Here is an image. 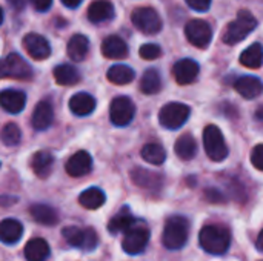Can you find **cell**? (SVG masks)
<instances>
[{
  "label": "cell",
  "mask_w": 263,
  "mask_h": 261,
  "mask_svg": "<svg viewBox=\"0 0 263 261\" xmlns=\"http://www.w3.org/2000/svg\"><path fill=\"white\" fill-rule=\"evenodd\" d=\"M199 242L203 251L213 255H222L230 249L231 234L227 228L219 225L205 226L199 234Z\"/></svg>",
  "instance_id": "6da1fadb"
},
{
  "label": "cell",
  "mask_w": 263,
  "mask_h": 261,
  "mask_svg": "<svg viewBox=\"0 0 263 261\" xmlns=\"http://www.w3.org/2000/svg\"><path fill=\"white\" fill-rule=\"evenodd\" d=\"M188 235H190V223H188V220L185 217H182V215H174V217L168 218L166 223H165L162 242H163V246L166 249L177 251V249H182L186 245Z\"/></svg>",
  "instance_id": "7a4b0ae2"
},
{
  "label": "cell",
  "mask_w": 263,
  "mask_h": 261,
  "mask_svg": "<svg viewBox=\"0 0 263 261\" xmlns=\"http://www.w3.org/2000/svg\"><path fill=\"white\" fill-rule=\"evenodd\" d=\"M256 26H257L256 17L250 11H240L237 14V18L227 26L223 32V42L227 45H236L243 38H247V35H250L256 29Z\"/></svg>",
  "instance_id": "3957f363"
},
{
  "label": "cell",
  "mask_w": 263,
  "mask_h": 261,
  "mask_svg": "<svg viewBox=\"0 0 263 261\" xmlns=\"http://www.w3.org/2000/svg\"><path fill=\"white\" fill-rule=\"evenodd\" d=\"M203 146L206 155L213 162H222L228 155V148L223 138V134L216 125H210L203 131Z\"/></svg>",
  "instance_id": "277c9868"
},
{
  "label": "cell",
  "mask_w": 263,
  "mask_h": 261,
  "mask_svg": "<svg viewBox=\"0 0 263 261\" xmlns=\"http://www.w3.org/2000/svg\"><path fill=\"white\" fill-rule=\"evenodd\" d=\"M63 238L68 242V245L79 248L82 251H94L99 245L97 234L92 229H80L76 226H68L62 231Z\"/></svg>",
  "instance_id": "5b68a950"
},
{
  "label": "cell",
  "mask_w": 263,
  "mask_h": 261,
  "mask_svg": "<svg viewBox=\"0 0 263 261\" xmlns=\"http://www.w3.org/2000/svg\"><path fill=\"white\" fill-rule=\"evenodd\" d=\"M148 242H149V231L143 226H137L136 223L128 231H125L122 248L129 255H139L146 249Z\"/></svg>",
  "instance_id": "8992f818"
},
{
  "label": "cell",
  "mask_w": 263,
  "mask_h": 261,
  "mask_svg": "<svg viewBox=\"0 0 263 261\" xmlns=\"http://www.w3.org/2000/svg\"><path fill=\"white\" fill-rule=\"evenodd\" d=\"M2 75L6 78L29 80L32 77V69L20 54L11 52L5 57L2 63Z\"/></svg>",
  "instance_id": "52a82bcc"
},
{
  "label": "cell",
  "mask_w": 263,
  "mask_h": 261,
  "mask_svg": "<svg viewBox=\"0 0 263 261\" xmlns=\"http://www.w3.org/2000/svg\"><path fill=\"white\" fill-rule=\"evenodd\" d=\"M190 117V108L183 103H168L159 114V122L166 129H179Z\"/></svg>",
  "instance_id": "ba28073f"
},
{
  "label": "cell",
  "mask_w": 263,
  "mask_h": 261,
  "mask_svg": "<svg viewBox=\"0 0 263 261\" xmlns=\"http://www.w3.org/2000/svg\"><path fill=\"white\" fill-rule=\"evenodd\" d=\"M131 20L134 26L145 34H157L162 29V20L153 8H137Z\"/></svg>",
  "instance_id": "9c48e42d"
},
{
  "label": "cell",
  "mask_w": 263,
  "mask_h": 261,
  "mask_svg": "<svg viewBox=\"0 0 263 261\" xmlns=\"http://www.w3.org/2000/svg\"><path fill=\"white\" fill-rule=\"evenodd\" d=\"M134 114H136V108L128 97H117L112 100L109 106V118L112 125L119 128L129 125L134 118Z\"/></svg>",
  "instance_id": "30bf717a"
},
{
  "label": "cell",
  "mask_w": 263,
  "mask_h": 261,
  "mask_svg": "<svg viewBox=\"0 0 263 261\" xmlns=\"http://www.w3.org/2000/svg\"><path fill=\"white\" fill-rule=\"evenodd\" d=\"M185 34L188 40L197 48H206L213 38L211 26L205 20H200V18L188 22V25L185 26Z\"/></svg>",
  "instance_id": "8fae6325"
},
{
  "label": "cell",
  "mask_w": 263,
  "mask_h": 261,
  "mask_svg": "<svg viewBox=\"0 0 263 261\" xmlns=\"http://www.w3.org/2000/svg\"><path fill=\"white\" fill-rule=\"evenodd\" d=\"M23 46L28 54L35 60H45L51 55V46L40 34H28L23 38Z\"/></svg>",
  "instance_id": "7c38bea8"
},
{
  "label": "cell",
  "mask_w": 263,
  "mask_h": 261,
  "mask_svg": "<svg viewBox=\"0 0 263 261\" xmlns=\"http://www.w3.org/2000/svg\"><path fill=\"white\" fill-rule=\"evenodd\" d=\"M91 168H92V158L86 151H79L74 155H71L65 166L66 172L71 177H83L91 171Z\"/></svg>",
  "instance_id": "4fadbf2b"
},
{
  "label": "cell",
  "mask_w": 263,
  "mask_h": 261,
  "mask_svg": "<svg viewBox=\"0 0 263 261\" xmlns=\"http://www.w3.org/2000/svg\"><path fill=\"white\" fill-rule=\"evenodd\" d=\"M199 71H200L199 65L194 60H191V58L179 60L174 65V68H173V74H174V77H176L179 85H190V83H193L197 78Z\"/></svg>",
  "instance_id": "5bb4252c"
},
{
  "label": "cell",
  "mask_w": 263,
  "mask_h": 261,
  "mask_svg": "<svg viewBox=\"0 0 263 261\" xmlns=\"http://www.w3.org/2000/svg\"><path fill=\"white\" fill-rule=\"evenodd\" d=\"M234 88L236 91L243 97V98H256L262 94L263 85L262 82L257 78V77H253V75H243V77H239L234 83Z\"/></svg>",
  "instance_id": "9a60e30c"
},
{
  "label": "cell",
  "mask_w": 263,
  "mask_h": 261,
  "mask_svg": "<svg viewBox=\"0 0 263 261\" xmlns=\"http://www.w3.org/2000/svg\"><path fill=\"white\" fill-rule=\"evenodd\" d=\"M0 103H2V108L5 111H8L9 114H18L23 111V108L26 105V97L22 91L5 89L0 94Z\"/></svg>",
  "instance_id": "2e32d148"
},
{
  "label": "cell",
  "mask_w": 263,
  "mask_h": 261,
  "mask_svg": "<svg viewBox=\"0 0 263 261\" xmlns=\"http://www.w3.org/2000/svg\"><path fill=\"white\" fill-rule=\"evenodd\" d=\"M54 120V111H52V105L48 100H42L32 114V126L37 131H45L51 126Z\"/></svg>",
  "instance_id": "e0dca14e"
},
{
  "label": "cell",
  "mask_w": 263,
  "mask_h": 261,
  "mask_svg": "<svg viewBox=\"0 0 263 261\" xmlns=\"http://www.w3.org/2000/svg\"><path fill=\"white\" fill-rule=\"evenodd\" d=\"M102 52L108 58L120 60V58H125L128 55V45L125 43L123 38H120L117 35H111V37H106L103 40Z\"/></svg>",
  "instance_id": "ac0fdd59"
},
{
  "label": "cell",
  "mask_w": 263,
  "mask_h": 261,
  "mask_svg": "<svg viewBox=\"0 0 263 261\" xmlns=\"http://www.w3.org/2000/svg\"><path fill=\"white\" fill-rule=\"evenodd\" d=\"M23 235V226L14 218H5L0 225V238L5 245H15Z\"/></svg>",
  "instance_id": "d6986e66"
},
{
  "label": "cell",
  "mask_w": 263,
  "mask_h": 261,
  "mask_svg": "<svg viewBox=\"0 0 263 261\" xmlns=\"http://www.w3.org/2000/svg\"><path fill=\"white\" fill-rule=\"evenodd\" d=\"M69 109H71V112H74L79 117L89 115L96 109V100L92 95H89L86 92H79V94L71 97Z\"/></svg>",
  "instance_id": "ffe728a7"
},
{
  "label": "cell",
  "mask_w": 263,
  "mask_h": 261,
  "mask_svg": "<svg viewBox=\"0 0 263 261\" xmlns=\"http://www.w3.org/2000/svg\"><path fill=\"white\" fill-rule=\"evenodd\" d=\"M114 14V6L108 0H96L88 8V18L92 23H100L111 18Z\"/></svg>",
  "instance_id": "44dd1931"
},
{
  "label": "cell",
  "mask_w": 263,
  "mask_h": 261,
  "mask_svg": "<svg viewBox=\"0 0 263 261\" xmlns=\"http://www.w3.org/2000/svg\"><path fill=\"white\" fill-rule=\"evenodd\" d=\"M49 257V246L43 238H32L25 246L26 261H46Z\"/></svg>",
  "instance_id": "7402d4cb"
},
{
  "label": "cell",
  "mask_w": 263,
  "mask_h": 261,
  "mask_svg": "<svg viewBox=\"0 0 263 261\" xmlns=\"http://www.w3.org/2000/svg\"><path fill=\"white\" fill-rule=\"evenodd\" d=\"M29 214L34 222L45 225V226H54L59 222L57 212L48 205H32L29 209Z\"/></svg>",
  "instance_id": "603a6c76"
},
{
  "label": "cell",
  "mask_w": 263,
  "mask_h": 261,
  "mask_svg": "<svg viewBox=\"0 0 263 261\" xmlns=\"http://www.w3.org/2000/svg\"><path fill=\"white\" fill-rule=\"evenodd\" d=\"M88 49H89V40L82 34L72 35L71 40L68 42V55L74 62H82L86 57Z\"/></svg>",
  "instance_id": "cb8c5ba5"
},
{
  "label": "cell",
  "mask_w": 263,
  "mask_h": 261,
  "mask_svg": "<svg viewBox=\"0 0 263 261\" xmlns=\"http://www.w3.org/2000/svg\"><path fill=\"white\" fill-rule=\"evenodd\" d=\"M52 165H54V157L48 151L37 152L32 157V162H31V168H32L34 174L37 177H40V178H45V177L49 175V172L52 169Z\"/></svg>",
  "instance_id": "d4e9b609"
},
{
  "label": "cell",
  "mask_w": 263,
  "mask_h": 261,
  "mask_svg": "<svg viewBox=\"0 0 263 261\" xmlns=\"http://www.w3.org/2000/svg\"><path fill=\"white\" fill-rule=\"evenodd\" d=\"M106 202V195L99 188H89L83 191L79 197V203L86 209H99Z\"/></svg>",
  "instance_id": "484cf974"
},
{
  "label": "cell",
  "mask_w": 263,
  "mask_h": 261,
  "mask_svg": "<svg viewBox=\"0 0 263 261\" xmlns=\"http://www.w3.org/2000/svg\"><path fill=\"white\" fill-rule=\"evenodd\" d=\"M137 222L134 220V217L129 214V209L125 208L122 209L116 217H112V220L108 223V231L111 234H119V232H125L128 231L133 225H136Z\"/></svg>",
  "instance_id": "4316f807"
},
{
  "label": "cell",
  "mask_w": 263,
  "mask_h": 261,
  "mask_svg": "<svg viewBox=\"0 0 263 261\" xmlns=\"http://www.w3.org/2000/svg\"><path fill=\"white\" fill-rule=\"evenodd\" d=\"M240 63L247 68H251V69H257L260 68L263 63V48L262 45L259 43H254L251 46H248L242 55H240Z\"/></svg>",
  "instance_id": "83f0119b"
},
{
  "label": "cell",
  "mask_w": 263,
  "mask_h": 261,
  "mask_svg": "<svg viewBox=\"0 0 263 261\" xmlns=\"http://www.w3.org/2000/svg\"><path fill=\"white\" fill-rule=\"evenodd\" d=\"M54 78L62 86H71L80 80V74L72 65H59L54 69Z\"/></svg>",
  "instance_id": "f1b7e54d"
},
{
  "label": "cell",
  "mask_w": 263,
  "mask_h": 261,
  "mask_svg": "<svg viewBox=\"0 0 263 261\" xmlns=\"http://www.w3.org/2000/svg\"><path fill=\"white\" fill-rule=\"evenodd\" d=\"M134 71L126 65H114L108 69V80L114 85H128L134 80Z\"/></svg>",
  "instance_id": "f546056e"
},
{
  "label": "cell",
  "mask_w": 263,
  "mask_h": 261,
  "mask_svg": "<svg viewBox=\"0 0 263 261\" xmlns=\"http://www.w3.org/2000/svg\"><path fill=\"white\" fill-rule=\"evenodd\" d=\"M176 154L179 158L182 160H191L194 158L196 152H197V145H196V140L186 134V135H182L177 142H176Z\"/></svg>",
  "instance_id": "4dcf8cb0"
},
{
  "label": "cell",
  "mask_w": 263,
  "mask_h": 261,
  "mask_svg": "<svg viewBox=\"0 0 263 261\" xmlns=\"http://www.w3.org/2000/svg\"><path fill=\"white\" fill-rule=\"evenodd\" d=\"M131 177L134 180V183H137L140 188H159L162 178L151 172V171H146V169H142V168H137L131 172Z\"/></svg>",
  "instance_id": "1f68e13d"
},
{
  "label": "cell",
  "mask_w": 263,
  "mask_h": 261,
  "mask_svg": "<svg viewBox=\"0 0 263 261\" xmlns=\"http://www.w3.org/2000/svg\"><path fill=\"white\" fill-rule=\"evenodd\" d=\"M162 88V80L160 75L156 69H148L142 75L140 80V89L143 94H157Z\"/></svg>",
  "instance_id": "d6a6232c"
},
{
  "label": "cell",
  "mask_w": 263,
  "mask_h": 261,
  "mask_svg": "<svg viewBox=\"0 0 263 261\" xmlns=\"http://www.w3.org/2000/svg\"><path fill=\"white\" fill-rule=\"evenodd\" d=\"M142 158L151 165H162L166 158V152L159 143H148L142 149Z\"/></svg>",
  "instance_id": "836d02e7"
},
{
  "label": "cell",
  "mask_w": 263,
  "mask_h": 261,
  "mask_svg": "<svg viewBox=\"0 0 263 261\" xmlns=\"http://www.w3.org/2000/svg\"><path fill=\"white\" fill-rule=\"evenodd\" d=\"M22 138V132L15 123H8L2 129V140L6 146H15Z\"/></svg>",
  "instance_id": "e575fe53"
},
{
  "label": "cell",
  "mask_w": 263,
  "mask_h": 261,
  "mask_svg": "<svg viewBox=\"0 0 263 261\" xmlns=\"http://www.w3.org/2000/svg\"><path fill=\"white\" fill-rule=\"evenodd\" d=\"M162 55V49L156 43H146L140 48V57L145 60H156Z\"/></svg>",
  "instance_id": "d590c367"
},
{
  "label": "cell",
  "mask_w": 263,
  "mask_h": 261,
  "mask_svg": "<svg viewBox=\"0 0 263 261\" xmlns=\"http://www.w3.org/2000/svg\"><path fill=\"white\" fill-rule=\"evenodd\" d=\"M251 163L256 169L263 171V145H257L251 152Z\"/></svg>",
  "instance_id": "8d00e7d4"
},
{
  "label": "cell",
  "mask_w": 263,
  "mask_h": 261,
  "mask_svg": "<svg viewBox=\"0 0 263 261\" xmlns=\"http://www.w3.org/2000/svg\"><path fill=\"white\" fill-rule=\"evenodd\" d=\"M186 2H188V5H190L193 9L200 11V12L208 11L210 6H211V0H186Z\"/></svg>",
  "instance_id": "74e56055"
},
{
  "label": "cell",
  "mask_w": 263,
  "mask_h": 261,
  "mask_svg": "<svg viewBox=\"0 0 263 261\" xmlns=\"http://www.w3.org/2000/svg\"><path fill=\"white\" fill-rule=\"evenodd\" d=\"M31 3H32V6H34L37 11L45 12V11H48V9L51 8L52 0H31Z\"/></svg>",
  "instance_id": "f35d334b"
},
{
  "label": "cell",
  "mask_w": 263,
  "mask_h": 261,
  "mask_svg": "<svg viewBox=\"0 0 263 261\" xmlns=\"http://www.w3.org/2000/svg\"><path fill=\"white\" fill-rule=\"evenodd\" d=\"M8 2H9V5H11L14 9H17V11L23 9V6H25V0H8Z\"/></svg>",
  "instance_id": "ab89813d"
},
{
  "label": "cell",
  "mask_w": 263,
  "mask_h": 261,
  "mask_svg": "<svg viewBox=\"0 0 263 261\" xmlns=\"http://www.w3.org/2000/svg\"><path fill=\"white\" fill-rule=\"evenodd\" d=\"M62 3L68 8H77L82 3V0H62Z\"/></svg>",
  "instance_id": "60d3db41"
},
{
  "label": "cell",
  "mask_w": 263,
  "mask_h": 261,
  "mask_svg": "<svg viewBox=\"0 0 263 261\" xmlns=\"http://www.w3.org/2000/svg\"><path fill=\"white\" fill-rule=\"evenodd\" d=\"M257 249L263 252V229L262 232L259 234V237H257Z\"/></svg>",
  "instance_id": "b9f144b4"
},
{
  "label": "cell",
  "mask_w": 263,
  "mask_h": 261,
  "mask_svg": "<svg viewBox=\"0 0 263 261\" xmlns=\"http://www.w3.org/2000/svg\"><path fill=\"white\" fill-rule=\"evenodd\" d=\"M256 117H257V118H259L260 122H263V106H262V108H259V109H257V112H256Z\"/></svg>",
  "instance_id": "7bdbcfd3"
}]
</instances>
